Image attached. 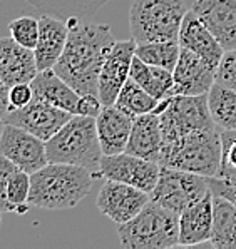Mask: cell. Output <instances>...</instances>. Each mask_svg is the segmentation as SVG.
Instances as JSON below:
<instances>
[{"label":"cell","mask_w":236,"mask_h":249,"mask_svg":"<svg viewBox=\"0 0 236 249\" xmlns=\"http://www.w3.org/2000/svg\"><path fill=\"white\" fill-rule=\"evenodd\" d=\"M67 44L54 72L82 95H97L99 74L114 45V34L108 24H92L71 18Z\"/></svg>","instance_id":"cell-1"},{"label":"cell","mask_w":236,"mask_h":249,"mask_svg":"<svg viewBox=\"0 0 236 249\" xmlns=\"http://www.w3.org/2000/svg\"><path fill=\"white\" fill-rule=\"evenodd\" d=\"M69 37V24L54 15L42 14L39 18V40L34 49L39 71L54 69Z\"/></svg>","instance_id":"cell-18"},{"label":"cell","mask_w":236,"mask_h":249,"mask_svg":"<svg viewBox=\"0 0 236 249\" xmlns=\"http://www.w3.org/2000/svg\"><path fill=\"white\" fill-rule=\"evenodd\" d=\"M209 178L195 172L161 166L158 184L151 193V201L181 214L201 201L209 193Z\"/></svg>","instance_id":"cell-8"},{"label":"cell","mask_w":236,"mask_h":249,"mask_svg":"<svg viewBox=\"0 0 236 249\" xmlns=\"http://www.w3.org/2000/svg\"><path fill=\"white\" fill-rule=\"evenodd\" d=\"M9 97H10V104H12L14 109H18V107L27 106L29 102H32V99H34L32 86H30L29 82L17 84V86L10 87Z\"/></svg>","instance_id":"cell-35"},{"label":"cell","mask_w":236,"mask_h":249,"mask_svg":"<svg viewBox=\"0 0 236 249\" xmlns=\"http://www.w3.org/2000/svg\"><path fill=\"white\" fill-rule=\"evenodd\" d=\"M15 171H18V167L0 152V209L3 213H10L9 202H7V184Z\"/></svg>","instance_id":"cell-33"},{"label":"cell","mask_w":236,"mask_h":249,"mask_svg":"<svg viewBox=\"0 0 236 249\" xmlns=\"http://www.w3.org/2000/svg\"><path fill=\"white\" fill-rule=\"evenodd\" d=\"M215 249H236V204L213 194V231L209 239Z\"/></svg>","instance_id":"cell-23"},{"label":"cell","mask_w":236,"mask_h":249,"mask_svg":"<svg viewBox=\"0 0 236 249\" xmlns=\"http://www.w3.org/2000/svg\"><path fill=\"white\" fill-rule=\"evenodd\" d=\"M10 37L27 49H36L39 40V18H34L30 15L14 18L9 24Z\"/></svg>","instance_id":"cell-30"},{"label":"cell","mask_w":236,"mask_h":249,"mask_svg":"<svg viewBox=\"0 0 236 249\" xmlns=\"http://www.w3.org/2000/svg\"><path fill=\"white\" fill-rule=\"evenodd\" d=\"M3 127H5V121H3V119H0V136H2Z\"/></svg>","instance_id":"cell-37"},{"label":"cell","mask_w":236,"mask_h":249,"mask_svg":"<svg viewBox=\"0 0 236 249\" xmlns=\"http://www.w3.org/2000/svg\"><path fill=\"white\" fill-rule=\"evenodd\" d=\"M129 77L134 79L144 90H147L158 101H163V99L173 95V71L151 66V64L141 60L139 57H134Z\"/></svg>","instance_id":"cell-24"},{"label":"cell","mask_w":236,"mask_h":249,"mask_svg":"<svg viewBox=\"0 0 236 249\" xmlns=\"http://www.w3.org/2000/svg\"><path fill=\"white\" fill-rule=\"evenodd\" d=\"M132 119L117 106H106L96 117L97 136L104 156L126 152L132 129Z\"/></svg>","instance_id":"cell-19"},{"label":"cell","mask_w":236,"mask_h":249,"mask_svg":"<svg viewBox=\"0 0 236 249\" xmlns=\"http://www.w3.org/2000/svg\"><path fill=\"white\" fill-rule=\"evenodd\" d=\"M209 189L216 196L230 199L236 204V178L235 179H223V178H209Z\"/></svg>","instance_id":"cell-34"},{"label":"cell","mask_w":236,"mask_h":249,"mask_svg":"<svg viewBox=\"0 0 236 249\" xmlns=\"http://www.w3.org/2000/svg\"><path fill=\"white\" fill-rule=\"evenodd\" d=\"M49 162L74 164L101 178L102 147L97 136L96 117L72 116L59 132L45 142Z\"/></svg>","instance_id":"cell-3"},{"label":"cell","mask_w":236,"mask_h":249,"mask_svg":"<svg viewBox=\"0 0 236 249\" xmlns=\"http://www.w3.org/2000/svg\"><path fill=\"white\" fill-rule=\"evenodd\" d=\"M158 104V99L153 97L147 90H144L134 79L129 77L126 80L124 87L121 89L119 95H117L114 106H117L121 110H124L126 114H129L134 119L138 116H143V114L154 112Z\"/></svg>","instance_id":"cell-27"},{"label":"cell","mask_w":236,"mask_h":249,"mask_svg":"<svg viewBox=\"0 0 236 249\" xmlns=\"http://www.w3.org/2000/svg\"><path fill=\"white\" fill-rule=\"evenodd\" d=\"M30 174L22 169L15 171L7 184V202H9L10 213L25 214L30 208Z\"/></svg>","instance_id":"cell-29"},{"label":"cell","mask_w":236,"mask_h":249,"mask_svg":"<svg viewBox=\"0 0 236 249\" xmlns=\"http://www.w3.org/2000/svg\"><path fill=\"white\" fill-rule=\"evenodd\" d=\"M188 7L182 0H132L129 29L136 44L178 40Z\"/></svg>","instance_id":"cell-6"},{"label":"cell","mask_w":236,"mask_h":249,"mask_svg":"<svg viewBox=\"0 0 236 249\" xmlns=\"http://www.w3.org/2000/svg\"><path fill=\"white\" fill-rule=\"evenodd\" d=\"M223 45L224 52L236 49V0H196L191 7Z\"/></svg>","instance_id":"cell-15"},{"label":"cell","mask_w":236,"mask_h":249,"mask_svg":"<svg viewBox=\"0 0 236 249\" xmlns=\"http://www.w3.org/2000/svg\"><path fill=\"white\" fill-rule=\"evenodd\" d=\"M2 213H3V211L0 209V223H2Z\"/></svg>","instance_id":"cell-38"},{"label":"cell","mask_w":236,"mask_h":249,"mask_svg":"<svg viewBox=\"0 0 236 249\" xmlns=\"http://www.w3.org/2000/svg\"><path fill=\"white\" fill-rule=\"evenodd\" d=\"M221 129H201L163 144L159 164L215 178L221 166Z\"/></svg>","instance_id":"cell-4"},{"label":"cell","mask_w":236,"mask_h":249,"mask_svg":"<svg viewBox=\"0 0 236 249\" xmlns=\"http://www.w3.org/2000/svg\"><path fill=\"white\" fill-rule=\"evenodd\" d=\"M161 164L139 156L121 152L114 156H102L101 178L134 186L144 193H153L158 184Z\"/></svg>","instance_id":"cell-9"},{"label":"cell","mask_w":236,"mask_h":249,"mask_svg":"<svg viewBox=\"0 0 236 249\" xmlns=\"http://www.w3.org/2000/svg\"><path fill=\"white\" fill-rule=\"evenodd\" d=\"M30 86H32L36 99H40V101L59 107V109L67 110L72 116L79 114L82 94H79L66 80L60 79L54 72V69L39 71V74L30 82Z\"/></svg>","instance_id":"cell-20"},{"label":"cell","mask_w":236,"mask_h":249,"mask_svg":"<svg viewBox=\"0 0 236 249\" xmlns=\"http://www.w3.org/2000/svg\"><path fill=\"white\" fill-rule=\"evenodd\" d=\"M94 174L74 164L47 162L30 174V208L47 211L72 209L92 189Z\"/></svg>","instance_id":"cell-2"},{"label":"cell","mask_w":236,"mask_h":249,"mask_svg":"<svg viewBox=\"0 0 236 249\" xmlns=\"http://www.w3.org/2000/svg\"><path fill=\"white\" fill-rule=\"evenodd\" d=\"M10 87L0 77V119H5L7 114L10 110H14L12 104H10V97H9Z\"/></svg>","instance_id":"cell-36"},{"label":"cell","mask_w":236,"mask_h":249,"mask_svg":"<svg viewBox=\"0 0 236 249\" xmlns=\"http://www.w3.org/2000/svg\"><path fill=\"white\" fill-rule=\"evenodd\" d=\"M154 112L159 116L163 144L201 129L218 127L213 122L208 106V94L169 95L159 101Z\"/></svg>","instance_id":"cell-7"},{"label":"cell","mask_w":236,"mask_h":249,"mask_svg":"<svg viewBox=\"0 0 236 249\" xmlns=\"http://www.w3.org/2000/svg\"><path fill=\"white\" fill-rule=\"evenodd\" d=\"M213 231V193L180 214V246L209 243Z\"/></svg>","instance_id":"cell-21"},{"label":"cell","mask_w":236,"mask_h":249,"mask_svg":"<svg viewBox=\"0 0 236 249\" xmlns=\"http://www.w3.org/2000/svg\"><path fill=\"white\" fill-rule=\"evenodd\" d=\"M216 82L236 90V49L226 51L216 69Z\"/></svg>","instance_id":"cell-32"},{"label":"cell","mask_w":236,"mask_h":249,"mask_svg":"<svg viewBox=\"0 0 236 249\" xmlns=\"http://www.w3.org/2000/svg\"><path fill=\"white\" fill-rule=\"evenodd\" d=\"M136 40L131 37L129 40H116L109 51L99 74L97 97L102 107L116 104L117 95L131 74L132 60L136 57Z\"/></svg>","instance_id":"cell-10"},{"label":"cell","mask_w":236,"mask_h":249,"mask_svg":"<svg viewBox=\"0 0 236 249\" xmlns=\"http://www.w3.org/2000/svg\"><path fill=\"white\" fill-rule=\"evenodd\" d=\"M40 14L54 15L62 20L89 18L109 0H25Z\"/></svg>","instance_id":"cell-25"},{"label":"cell","mask_w":236,"mask_h":249,"mask_svg":"<svg viewBox=\"0 0 236 249\" xmlns=\"http://www.w3.org/2000/svg\"><path fill=\"white\" fill-rule=\"evenodd\" d=\"M121 246L127 249H169L180 246V214L149 201L131 221L117 228Z\"/></svg>","instance_id":"cell-5"},{"label":"cell","mask_w":236,"mask_h":249,"mask_svg":"<svg viewBox=\"0 0 236 249\" xmlns=\"http://www.w3.org/2000/svg\"><path fill=\"white\" fill-rule=\"evenodd\" d=\"M180 55L181 45L178 40L146 42V44L136 45V57H139L146 64L167 69V71H174Z\"/></svg>","instance_id":"cell-28"},{"label":"cell","mask_w":236,"mask_h":249,"mask_svg":"<svg viewBox=\"0 0 236 249\" xmlns=\"http://www.w3.org/2000/svg\"><path fill=\"white\" fill-rule=\"evenodd\" d=\"M163 149V132L159 116L156 112L134 117L126 152L159 162Z\"/></svg>","instance_id":"cell-22"},{"label":"cell","mask_w":236,"mask_h":249,"mask_svg":"<svg viewBox=\"0 0 236 249\" xmlns=\"http://www.w3.org/2000/svg\"><path fill=\"white\" fill-rule=\"evenodd\" d=\"M221 166L216 178L235 179L236 178V131H223L221 129Z\"/></svg>","instance_id":"cell-31"},{"label":"cell","mask_w":236,"mask_h":249,"mask_svg":"<svg viewBox=\"0 0 236 249\" xmlns=\"http://www.w3.org/2000/svg\"><path fill=\"white\" fill-rule=\"evenodd\" d=\"M0 152L18 169L29 174H34L49 162L45 141L14 124H5L3 127L0 136Z\"/></svg>","instance_id":"cell-12"},{"label":"cell","mask_w":236,"mask_h":249,"mask_svg":"<svg viewBox=\"0 0 236 249\" xmlns=\"http://www.w3.org/2000/svg\"><path fill=\"white\" fill-rule=\"evenodd\" d=\"M72 117L71 112L49 104L40 99H32L27 106L10 110L5 116V124H14L25 131L32 132L39 139L47 142L55 132L62 129V125Z\"/></svg>","instance_id":"cell-13"},{"label":"cell","mask_w":236,"mask_h":249,"mask_svg":"<svg viewBox=\"0 0 236 249\" xmlns=\"http://www.w3.org/2000/svg\"><path fill=\"white\" fill-rule=\"evenodd\" d=\"M211 119L223 131H236V90L215 82L208 92Z\"/></svg>","instance_id":"cell-26"},{"label":"cell","mask_w":236,"mask_h":249,"mask_svg":"<svg viewBox=\"0 0 236 249\" xmlns=\"http://www.w3.org/2000/svg\"><path fill=\"white\" fill-rule=\"evenodd\" d=\"M149 201V193H144L129 184L106 179L99 191L96 206L104 216H108L112 223L119 226L138 216Z\"/></svg>","instance_id":"cell-11"},{"label":"cell","mask_w":236,"mask_h":249,"mask_svg":"<svg viewBox=\"0 0 236 249\" xmlns=\"http://www.w3.org/2000/svg\"><path fill=\"white\" fill-rule=\"evenodd\" d=\"M178 42L182 49H188L189 52L196 53L213 69H218L224 55L223 45L213 36L211 30L203 24V20L198 17V14L193 9H189L182 18Z\"/></svg>","instance_id":"cell-16"},{"label":"cell","mask_w":236,"mask_h":249,"mask_svg":"<svg viewBox=\"0 0 236 249\" xmlns=\"http://www.w3.org/2000/svg\"><path fill=\"white\" fill-rule=\"evenodd\" d=\"M39 74L36 53L15 42L12 37H0V77L9 87L32 82Z\"/></svg>","instance_id":"cell-17"},{"label":"cell","mask_w":236,"mask_h":249,"mask_svg":"<svg viewBox=\"0 0 236 249\" xmlns=\"http://www.w3.org/2000/svg\"><path fill=\"white\" fill-rule=\"evenodd\" d=\"M173 95H203L216 82V69L196 53L181 47V55L173 71Z\"/></svg>","instance_id":"cell-14"}]
</instances>
